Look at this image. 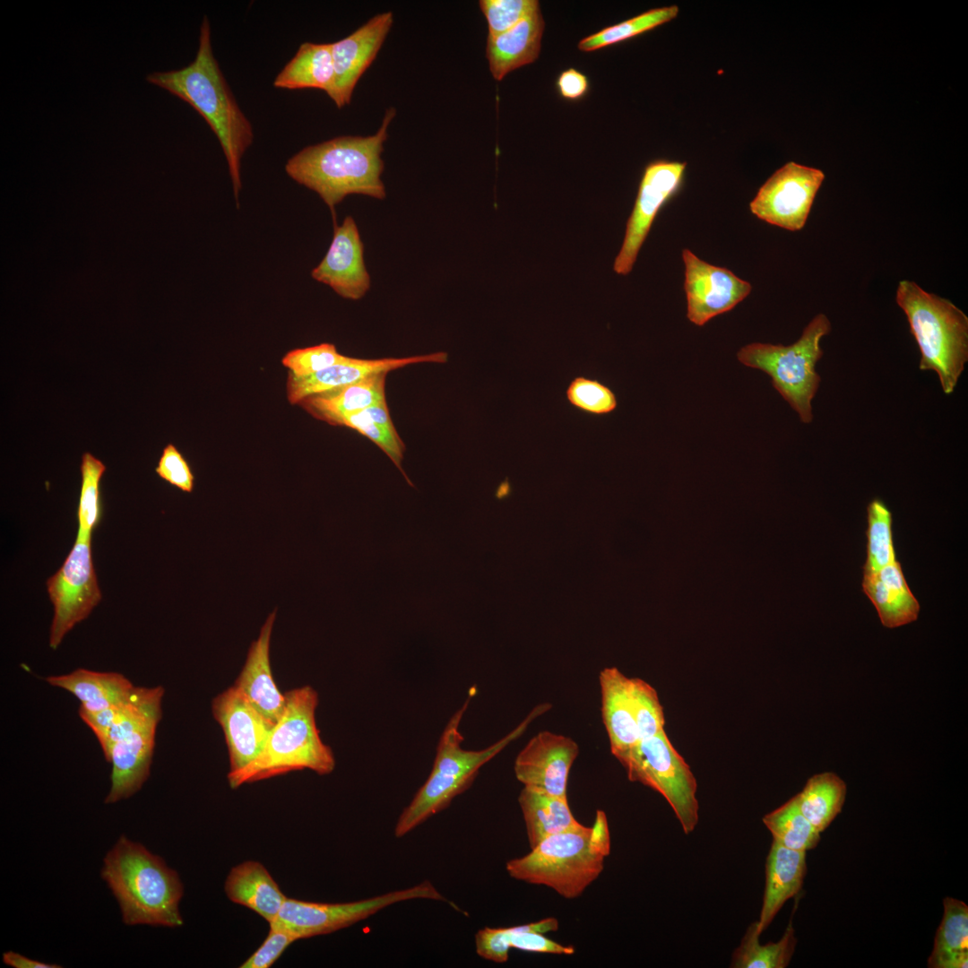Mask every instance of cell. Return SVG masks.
<instances>
[{"label": "cell", "instance_id": "cell-37", "mask_svg": "<svg viewBox=\"0 0 968 968\" xmlns=\"http://www.w3.org/2000/svg\"><path fill=\"white\" fill-rule=\"evenodd\" d=\"M106 471L105 464L92 455L84 453L82 457V486L78 505L77 537L91 539V533L101 518V499L99 483Z\"/></svg>", "mask_w": 968, "mask_h": 968}, {"label": "cell", "instance_id": "cell-1", "mask_svg": "<svg viewBox=\"0 0 968 968\" xmlns=\"http://www.w3.org/2000/svg\"><path fill=\"white\" fill-rule=\"evenodd\" d=\"M146 80L188 103L207 122L222 148L238 204L242 188L241 160L254 141V131L214 56L206 15L200 27L194 59L179 69L149 73Z\"/></svg>", "mask_w": 968, "mask_h": 968}, {"label": "cell", "instance_id": "cell-2", "mask_svg": "<svg viewBox=\"0 0 968 968\" xmlns=\"http://www.w3.org/2000/svg\"><path fill=\"white\" fill-rule=\"evenodd\" d=\"M395 109L385 111L377 132L368 136L344 135L303 148L285 164L287 175L315 192L332 213L348 194L385 197L381 180V154Z\"/></svg>", "mask_w": 968, "mask_h": 968}, {"label": "cell", "instance_id": "cell-42", "mask_svg": "<svg viewBox=\"0 0 968 968\" xmlns=\"http://www.w3.org/2000/svg\"><path fill=\"white\" fill-rule=\"evenodd\" d=\"M566 397L577 410L592 415H606L618 405L613 391L597 379L575 376L569 383Z\"/></svg>", "mask_w": 968, "mask_h": 968}, {"label": "cell", "instance_id": "cell-32", "mask_svg": "<svg viewBox=\"0 0 968 968\" xmlns=\"http://www.w3.org/2000/svg\"><path fill=\"white\" fill-rule=\"evenodd\" d=\"M846 790L837 774L825 772L811 776L794 799L800 812L821 833L842 811Z\"/></svg>", "mask_w": 968, "mask_h": 968}, {"label": "cell", "instance_id": "cell-40", "mask_svg": "<svg viewBox=\"0 0 968 968\" xmlns=\"http://www.w3.org/2000/svg\"><path fill=\"white\" fill-rule=\"evenodd\" d=\"M627 688L640 740L663 730V708L656 690L638 678H628Z\"/></svg>", "mask_w": 968, "mask_h": 968}, {"label": "cell", "instance_id": "cell-35", "mask_svg": "<svg viewBox=\"0 0 968 968\" xmlns=\"http://www.w3.org/2000/svg\"><path fill=\"white\" fill-rule=\"evenodd\" d=\"M867 557L863 575L873 574L897 560L893 540V516L887 506L874 498L867 506Z\"/></svg>", "mask_w": 968, "mask_h": 968}, {"label": "cell", "instance_id": "cell-46", "mask_svg": "<svg viewBox=\"0 0 968 968\" xmlns=\"http://www.w3.org/2000/svg\"><path fill=\"white\" fill-rule=\"evenodd\" d=\"M298 940L289 930L270 925L269 933L263 944L241 965V968H269L286 948Z\"/></svg>", "mask_w": 968, "mask_h": 968}, {"label": "cell", "instance_id": "cell-24", "mask_svg": "<svg viewBox=\"0 0 968 968\" xmlns=\"http://www.w3.org/2000/svg\"><path fill=\"white\" fill-rule=\"evenodd\" d=\"M807 873L806 851H794L773 841L765 864V887L756 929H767L787 900L801 889Z\"/></svg>", "mask_w": 968, "mask_h": 968}, {"label": "cell", "instance_id": "cell-44", "mask_svg": "<svg viewBox=\"0 0 968 968\" xmlns=\"http://www.w3.org/2000/svg\"><path fill=\"white\" fill-rule=\"evenodd\" d=\"M348 359L338 352L332 343L290 350L282 358V365L295 377H306L324 370Z\"/></svg>", "mask_w": 968, "mask_h": 968}, {"label": "cell", "instance_id": "cell-28", "mask_svg": "<svg viewBox=\"0 0 968 968\" xmlns=\"http://www.w3.org/2000/svg\"><path fill=\"white\" fill-rule=\"evenodd\" d=\"M46 681L72 693L80 700L79 712L97 713L127 699L135 686L123 674L77 669L68 674L48 676Z\"/></svg>", "mask_w": 968, "mask_h": 968}, {"label": "cell", "instance_id": "cell-39", "mask_svg": "<svg viewBox=\"0 0 968 968\" xmlns=\"http://www.w3.org/2000/svg\"><path fill=\"white\" fill-rule=\"evenodd\" d=\"M944 914L936 932L931 956L968 952V906L964 902L946 897Z\"/></svg>", "mask_w": 968, "mask_h": 968}, {"label": "cell", "instance_id": "cell-21", "mask_svg": "<svg viewBox=\"0 0 968 968\" xmlns=\"http://www.w3.org/2000/svg\"><path fill=\"white\" fill-rule=\"evenodd\" d=\"M164 688L135 687L122 703L97 713L79 712L81 719L96 736L103 754L114 742L162 717Z\"/></svg>", "mask_w": 968, "mask_h": 968}, {"label": "cell", "instance_id": "cell-10", "mask_svg": "<svg viewBox=\"0 0 968 968\" xmlns=\"http://www.w3.org/2000/svg\"><path fill=\"white\" fill-rule=\"evenodd\" d=\"M429 899L448 902L428 880L368 899L349 903H315L287 898L273 922L298 939L329 934L351 926L396 903Z\"/></svg>", "mask_w": 968, "mask_h": 968}, {"label": "cell", "instance_id": "cell-17", "mask_svg": "<svg viewBox=\"0 0 968 968\" xmlns=\"http://www.w3.org/2000/svg\"><path fill=\"white\" fill-rule=\"evenodd\" d=\"M393 22L392 12L369 19L351 34L331 43L334 82L329 97L341 108L351 101L362 74L375 60Z\"/></svg>", "mask_w": 968, "mask_h": 968}, {"label": "cell", "instance_id": "cell-7", "mask_svg": "<svg viewBox=\"0 0 968 968\" xmlns=\"http://www.w3.org/2000/svg\"><path fill=\"white\" fill-rule=\"evenodd\" d=\"M895 301L919 346V368L936 372L944 393H953L968 361V316L909 280L899 282Z\"/></svg>", "mask_w": 968, "mask_h": 968}, {"label": "cell", "instance_id": "cell-47", "mask_svg": "<svg viewBox=\"0 0 968 968\" xmlns=\"http://www.w3.org/2000/svg\"><path fill=\"white\" fill-rule=\"evenodd\" d=\"M557 87L561 97L577 99L586 94L589 89L587 77L575 68L563 71L557 80Z\"/></svg>", "mask_w": 968, "mask_h": 968}, {"label": "cell", "instance_id": "cell-22", "mask_svg": "<svg viewBox=\"0 0 968 968\" xmlns=\"http://www.w3.org/2000/svg\"><path fill=\"white\" fill-rule=\"evenodd\" d=\"M275 618L276 610H273L261 627L258 638L251 643L245 664L233 685L274 724L281 718L286 704L285 694L278 688L271 668L270 644Z\"/></svg>", "mask_w": 968, "mask_h": 968}, {"label": "cell", "instance_id": "cell-27", "mask_svg": "<svg viewBox=\"0 0 968 968\" xmlns=\"http://www.w3.org/2000/svg\"><path fill=\"white\" fill-rule=\"evenodd\" d=\"M224 889L231 902L254 911L269 924L274 921L287 899L266 868L254 860L233 867Z\"/></svg>", "mask_w": 968, "mask_h": 968}, {"label": "cell", "instance_id": "cell-11", "mask_svg": "<svg viewBox=\"0 0 968 968\" xmlns=\"http://www.w3.org/2000/svg\"><path fill=\"white\" fill-rule=\"evenodd\" d=\"M91 540L76 537L62 566L47 580V591L54 607L49 635V645L54 650L101 600Z\"/></svg>", "mask_w": 968, "mask_h": 968}, {"label": "cell", "instance_id": "cell-41", "mask_svg": "<svg viewBox=\"0 0 968 968\" xmlns=\"http://www.w3.org/2000/svg\"><path fill=\"white\" fill-rule=\"evenodd\" d=\"M335 425L353 428L372 440L392 460L406 481L414 487L402 466L404 445L395 429H390L375 421L366 410L346 415L337 420Z\"/></svg>", "mask_w": 968, "mask_h": 968}, {"label": "cell", "instance_id": "cell-48", "mask_svg": "<svg viewBox=\"0 0 968 968\" xmlns=\"http://www.w3.org/2000/svg\"><path fill=\"white\" fill-rule=\"evenodd\" d=\"M967 964L968 952L929 955L928 959V966L930 968H966Z\"/></svg>", "mask_w": 968, "mask_h": 968}, {"label": "cell", "instance_id": "cell-13", "mask_svg": "<svg viewBox=\"0 0 968 968\" xmlns=\"http://www.w3.org/2000/svg\"><path fill=\"white\" fill-rule=\"evenodd\" d=\"M686 166V162L655 160L645 167L622 246L614 261L616 273L627 275L632 271L659 211L678 190Z\"/></svg>", "mask_w": 968, "mask_h": 968}, {"label": "cell", "instance_id": "cell-16", "mask_svg": "<svg viewBox=\"0 0 968 968\" xmlns=\"http://www.w3.org/2000/svg\"><path fill=\"white\" fill-rule=\"evenodd\" d=\"M578 753V745L572 739L540 731L517 755L515 777L524 787L567 798L568 775Z\"/></svg>", "mask_w": 968, "mask_h": 968}, {"label": "cell", "instance_id": "cell-29", "mask_svg": "<svg viewBox=\"0 0 968 968\" xmlns=\"http://www.w3.org/2000/svg\"><path fill=\"white\" fill-rule=\"evenodd\" d=\"M386 374H373L347 386L309 396L299 404L313 416L335 425L346 415L385 401Z\"/></svg>", "mask_w": 968, "mask_h": 968}, {"label": "cell", "instance_id": "cell-19", "mask_svg": "<svg viewBox=\"0 0 968 968\" xmlns=\"http://www.w3.org/2000/svg\"><path fill=\"white\" fill-rule=\"evenodd\" d=\"M447 354L440 351L408 358H387L361 359L348 357L341 363L306 377H295L289 374L287 397L291 404L300 403L304 399L333 389L357 383L373 374L388 373L407 365L423 362L444 363Z\"/></svg>", "mask_w": 968, "mask_h": 968}, {"label": "cell", "instance_id": "cell-12", "mask_svg": "<svg viewBox=\"0 0 968 968\" xmlns=\"http://www.w3.org/2000/svg\"><path fill=\"white\" fill-rule=\"evenodd\" d=\"M824 179L822 170L789 161L761 186L749 210L769 224L800 230Z\"/></svg>", "mask_w": 968, "mask_h": 968}, {"label": "cell", "instance_id": "cell-33", "mask_svg": "<svg viewBox=\"0 0 968 968\" xmlns=\"http://www.w3.org/2000/svg\"><path fill=\"white\" fill-rule=\"evenodd\" d=\"M756 921L751 923L733 953V968H785L793 955L796 938L791 923L777 942L759 943Z\"/></svg>", "mask_w": 968, "mask_h": 968}, {"label": "cell", "instance_id": "cell-26", "mask_svg": "<svg viewBox=\"0 0 968 968\" xmlns=\"http://www.w3.org/2000/svg\"><path fill=\"white\" fill-rule=\"evenodd\" d=\"M544 27L539 10L508 30L487 39L486 56L494 79L501 81L510 72L539 57Z\"/></svg>", "mask_w": 968, "mask_h": 968}, {"label": "cell", "instance_id": "cell-3", "mask_svg": "<svg viewBox=\"0 0 968 968\" xmlns=\"http://www.w3.org/2000/svg\"><path fill=\"white\" fill-rule=\"evenodd\" d=\"M101 877L125 924L183 925L178 905L184 888L177 873L141 843L121 836L104 858Z\"/></svg>", "mask_w": 968, "mask_h": 968}, {"label": "cell", "instance_id": "cell-14", "mask_svg": "<svg viewBox=\"0 0 968 968\" xmlns=\"http://www.w3.org/2000/svg\"><path fill=\"white\" fill-rule=\"evenodd\" d=\"M687 316L702 326L734 308L752 290L751 284L727 268L711 264L687 248L682 250Z\"/></svg>", "mask_w": 968, "mask_h": 968}, {"label": "cell", "instance_id": "cell-30", "mask_svg": "<svg viewBox=\"0 0 968 968\" xmlns=\"http://www.w3.org/2000/svg\"><path fill=\"white\" fill-rule=\"evenodd\" d=\"M333 82L331 43L304 42L275 76L272 84L286 90L317 89L329 96Z\"/></svg>", "mask_w": 968, "mask_h": 968}, {"label": "cell", "instance_id": "cell-8", "mask_svg": "<svg viewBox=\"0 0 968 968\" xmlns=\"http://www.w3.org/2000/svg\"><path fill=\"white\" fill-rule=\"evenodd\" d=\"M831 329L830 320L820 313L791 345L754 342L742 347L737 354L743 365L762 370L771 377L774 389L803 423L813 419L812 401L821 381L816 365L824 354L821 340Z\"/></svg>", "mask_w": 968, "mask_h": 968}, {"label": "cell", "instance_id": "cell-31", "mask_svg": "<svg viewBox=\"0 0 968 968\" xmlns=\"http://www.w3.org/2000/svg\"><path fill=\"white\" fill-rule=\"evenodd\" d=\"M518 802L531 849L550 835L580 825L570 810L567 798L523 787Z\"/></svg>", "mask_w": 968, "mask_h": 968}, {"label": "cell", "instance_id": "cell-36", "mask_svg": "<svg viewBox=\"0 0 968 968\" xmlns=\"http://www.w3.org/2000/svg\"><path fill=\"white\" fill-rule=\"evenodd\" d=\"M678 13L677 5L651 9L583 38L579 41L578 48L581 51L591 52L624 41L673 20Z\"/></svg>", "mask_w": 968, "mask_h": 968}, {"label": "cell", "instance_id": "cell-18", "mask_svg": "<svg viewBox=\"0 0 968 968\" xmlns=\"http://www.w3.org/2000/svg\"><path fill=\"white\" fill-rule=\"evenodd\" d=\"M311 276L343 298L358 300L367 292L370 276L364 262L363 243L351 216L335 226L329 249Z\"/></svg>", "mask_w": 968, "mask_h": 968}, {"label": "cell", "instance_id": "cell-6", "mask_svg": "<svg viewBox=\"0 0 968 968\" xmlns=\"http://www.w3.org/2000/svg\"><path fill=\"white\" fill-rule=\"evenodd\" d=\"M284 694V711L262 752L242 770L228 774L232 789L293 771L308 769L325 775L334 770L333 750L323 742L316 726L317 692L303 686Z\"/></svg>", "mask_w": 968, "mask_h": 968}, {"label": "cell", "instance_id": "cell-9", "mask_svg": "<svg viewBox=\"0 0 968 968\" xmlns=\"http://www.w3.org/2000/svg\"><path fill=\"white\" fill-rule=\"evenodd\" d=\"M621 765L629 781L654 790L667 800L686 834L694 831L699 820L697 782L664 730L641 739Z\"/></svg>", "mask_w": 968, "mask_h": 968}, {"label": "cell", "instance_id": "cell-49", "mask_svg": "<svg viewBox=\"0 0 968 968\" xmlns=\"http://www.w3.org/2000/svg\"><path fill=\"white\" fill-rule=\"evenodd\" d=\"M3 962L13 968H60V965L53 964H46L43 962L30 959L22 955L13 951H7L3 954Z\"/></svg>", "mask_w": 968, "mask_h": 968}, {"label": "cell", "instance_id": "cell-23", "mask_svg": "<svg viewBox=\"0 0 968 968\" xmlns=\"http://www.w3.org/2000/svg\"><path fill=\"white\" fill-rule=\"evenodd\" d=\"M601 716L610 751L622 764L640 741L627 688L628 678L617 668H606L599 676Z\"/></svg>", "mask_w": 968, "mask_h": 968}, {"label": "cell", "instance_id": "cell-45", "mask_svg": "<svg viewBox=\"0 0 968 968\" xmlns=\"http://www.w3.org/2000/svg\"><path fill=\"white\" fill-rule=\"evenodd\" d=\"M155 471L171 486L186 493L193 492L194 473L187 461L174 445L169 444L164 447Z\"/></svg>", "mask_w": 968, "mask_h": 968}, {"label": "cell", "instance_id": "cell-4", "mask_svg": "<svg viewBox=\"0 0 968 968\" xmlns=\"http://www.w3.org/2000/svg\"><path fill=\"white\" fill-rule=\"evenodd\" d=\"M531 850L507 861L508 875L548 886L564 898H576L601 875L610 853L606 814L597 810L592 825L580 824L547 837Z\"/></svg>", "mask_w": 968, "mask_h": 968}, {"label": "cell", "instance_id": "cell-20", "mask_svg": "<svg viewBox=\"0 0 968 968\" xmlns=\"http://www.w3.org/2000/svg\"><path fill=\"white\" fill-rule=\"evenodd\" d=\"M159 722H150L114 742L104 755L112 765L110 790L105 803L128 799L150 775Z\"/></svg>", "mask_w": 968, "mask_h": 968}, {"label": "cell", "instance_id": "cell-34", "mask_svg": "<svg viewBox=\"0 0 968 968\" xmlns=\"http://www.w3.org/2000/svg\"><path fill=\"white\" fill-rule=\"evenodd\" d=\"M774 841L785 848L807 851L820 841V833L799 809L794 797L762 819Z\"/></svg>", "mask_w": 968, "mask_h": 968}, {"label": "cell", "instance_id": "cell-25", "mask_svg": "<svg viewBox=\"0 0 968 968\" xmlns=\"http://www.w3.org/2000/svg\"><path fill=\"white\" fill-rule=\"evenodd\" d=\"M862 589L884 627L895 628L917 619L920 603L910 590L898 560L863 575Z\"/></svg>", "mask_w": 968, "mask_h": 968}, {"label": "cell", "instance_id": "cell-38", "mask_svg": "<svg viewBox=\"0 0 968 968\" xmlns=\"http://www.w3.org/2000/svg\"><path fill=\"white\" fill-rule=\"evenodd\" d=\"M557 929L558 920L549 917L536 922L502 928V931L505 942L510 949L553 955H573L575 947L564 946L543 936V933L556 931Z\"/></svg>", "mask_w": 968, "mask_h": 968}, {"label": "cell", "instance_id": "cell-15", "mask_svg": "<svg viewBox=\"0 0 968 968\" xmlns=\"http://www.w3.org/2000/svg\"><path fill=\"white\" fill-rule=\"evenodd\" d=\"M212 713L222 729L229 757V772L236 773L262 752L274 723L262 715L234 687L212 701Z\"/></svg>", "mask_w": 968, "mask_h": 968}, {"label": "cell", "instance_id": "cell-43", "mask_svg": "<svg viewBox=\"0 0 968 968\" xmlns=\"http://www.w3.org/2000/svg\"><path fill=\"white\" fill-rule=\"evenodd\" d=\"M479 5L488 22V38L508 30L540 10L537 0H480Z\"/></svg>", "mask_w": 968, "mask_h": 968}, {"label": "cell", "instance_id": "cell-5", "mask_svg": "<svg viewBox=\"0 0 968 968\" xmlns=\"http://www.w3.org/2000/svg\"><path fill=\"white\" fill-rule=\"evenodd\" d=\"M470 697L446 724L439 739L428 779L396 822V837L404 836L433 815L447 808L456 796L471 785L483 765L519 738L534 719L551 708L549 704L537 705L516 728L495 744L481 750H467L462 748L463 739L459 726Z\"/></svg>", "mask_w": 968, "mask_h": 968}]
</instances>
